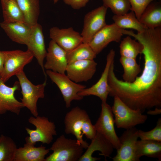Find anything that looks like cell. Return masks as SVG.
Here are the masks:
<instances>
[{
    "instance_id": "5b68a950",
    "label": "cell",
    "mask_w": 161,
    "mask_h": 161,
    "mask_svg": "<svg viewBox=\"0 0 161 161\" xmlns=\"http://www.w3.org/2000/svg\"><path fill=\"white\" fill-rule=\"evenodd\" d=\"M16 76L21 89L22 97L21 98V102L34 116H37V103L39 99L44 97L46 80L42 83L35 85L28 79L23 71L18 73Z\"/></svg>"
},
{
    "instance_id": "cb8c5ba5",
    "label": "cell",
    "mask_w": 161,
    "mask_h": 161,
    "mask_svg": "<svg viewBox=\"0 0 161 161\" xmlns=\"http://www.w3.org/2000/svg\"><path fill=\"white\" fill-rule=\"evenodd\" d=\"M24 15L25 22L30 27L38 23L40 13L39 0H16Z\"/></svg>"
},
{
    "instance_id": "f1b7e54d",
    "label": "cell",
    "mask_w": 161,
    "mask_h": 161,
    "mask_svg": "<svg viewBox=\"0 0 161 161\" xmlns=\"http://www.w3.org/2000/svg\"><path fill=\"white\" fill-rule=\"evenodd\" d=\"M66 54L68 64L79 61L94 60L97 55L89 44L83 43Z\"/></svg>"
},
{
    "instance_id": "d590c367",
    "label": "cell",
    "mask_w": 161,
    "mask_h": 161,
    "mask_svg": "<svg viewBox=\"0 0 161 161\" xmlns=\"http://www.w3.org/2000/svg\"><path fill=\"white\" fill-rule=\"evenodd\" d=\"M4 62V55L3 51H0V73L2 72Z\"/></svg>"
},
{
    "instance_id": "d4e9b609",
    "label": "cell",
    "mask_w": 161,
    "mask_h": 161,
    "mask_svg": "<svg viewBox=\"0 0 161 161\" xmlns=\"http://www.w3.org/2000/svg\"><path fill=\"white\" fill-rule=\"evenodd\" d=\"M4 21L25 22L24 17L16 0H0Z\"/></svg>"
},
{
    "instance_id": "6da1fadb",
    "label": "cell",
    "mask_w": 161,
    "mask_h": 161,
    "mask_svg": "<svg viewBox=\"0 0 161 161\" xmlns=\"http://www.w3.org/2000/svg\"><path fill=\"white\" fill-rule=\"evenodd\" d=\"M143 47L144 67L134 81L128 83L118 79L112 63L108 75L109 95L117 96L131 109L143 113L154 107H161V34L148 31L137 38Z\"/></svg>"
},
{
    "instance_id": "5bb4252c",
    "label": "cell",
    "mask_w": 161,
    "mask_h": 161,
    "mask_svg": "<svg viewBox=\"0 0 161 161\" xmlns=\"http://www.w3.org/2000/svg\"><path fill=\"white\" fill-rule=\"evenodd\" d=\"M123 35L122 29L114 23L106 24L94 35L89 44L97 55L110 42H119Z\"/></svg>"
},
{
    "instance_id": "277c9868",
    "label": "cell",
    "mask_w": 161,
    "mask_h": 161,
    "mask_svg": "<svg viewBox=\"0 0 161 161\" xmlns=\"http://www.w3.org/2000/svg\"><path fill=\"white\" fill-rule=\"evenodd\" d=\"M114 97V103L111 108L114 116V123L117 128L129 129L145 122L148 118L147 115L138 110L131 109L117 96Z\"/></svg>"
},
{
    "instance_id": "83f0119b",
    "label": "cell",
    "mask_w": 161,
    "mask_h": 161,
    "mask_svg": "<svg viewBox=\"0 0 161 161\" xmlns=\"http://www.w3.org/2000/svg\"><path fill=\"white\" fill-rule=\"evenodd\" d=\"M119 60L123 69V81L128 83L133 82L141 71L136 59L121 56Z\"/></svg>"
},
{
    "instance_id": "ac0fdd59",
    "label": "cell",
    "mask_w": 161,
    "mask_h": 161,
    "mask_svg": "<svg viewBox=\"0 0 161 161\" xmlns=\"http://www.w3.org/2000/svg\"><path fill=\"white\" fill-rule=\"evenodd\" d=\"M47 51L44 69L65 74L68 64L66 52L51 40Z\"/></svg>"
},
{
    "instance_id": "52a82bcc",
    "label": "cell",
    "mask_w": 161,
    "mask_h": 161,
    "mask_svg": "<svg viewBox=\"0 0 161 161\" xmlns=\"http://www.w3.org/2000/svg\"><path fill=\"white\" fill-rule=\"evenodd\" d=\"M4 62L0 73V80L5 83L12 76L23 71L24 67L32 60L34 56L29 50L17 49L3 51Z\"/></svg>"
},
{
    "instance_id": "8fae6325",
    "label": "cell",
    "mask_w": 161,
    "mask_h": 161,
    "mask_svg": "<svg viewBox=\"0 0 161 161\" xmlns=\"http://www.w3.org/2000/svg\"><path fill=\"white\" fill-rule=\"evenodd\" d=\"M115 52L111 49L107 55L106 63L105 68L101 76L95 84L92 86L85 88L78 93L81 96L83 97L89 95H94L98 97L102 101L106 102L110 91L108 83V77L111 65L114 61Z\"/></svg>"
},
{
    "instance_id": "8d00e7d4",
    "label": "cell",
    "mask_w": 161,
    "mask_h": 161,
    "mask_svg": "<svg viewBox=\"0 0 161 161\" xmlns=\"http://www.w3.org/2000/svg\"><path fill=\"white\" fill-rule=\"evenodd\" d=\"M52 0L54 4L57 3L59 0Z\"/></svg>"
},
{
    "instance_id": "e0dca14e",
    "label": "cell",
    "mask_w": 161,
    "mask_h": 161,
    "mask_svg": "<svg viewBox=\"0 0 161 161\" xmlns=\"http://www.w3.org/2000/svg\"><path fill=\"white\" fill-rule=\"evenodd\" d=\"M97 65L94 60L76 61L68 64L66 70V75L75 83L86 82L94 75Z\"/></svg>"
},
{
    "instance_id": "9a60e30c",
    "label": "cell",
    "mask_w": 161,
    "mask_h": 161,
    "mask_svg": "<svg viewBox=\"0 0 161 161\" xmlns=\"http://www.w3.org/2000/svg\"><path fill=\"white\" fill-rule=\"evenodd\" d=\"M27 50L30 51L37 59L44 75H47L44 67V60L47 52L45 45L43 28L37 23L31 27V31L27 45Z\"/></svg>"
},
{
    "instance_id": "1f68e13d",
    "label": "cell",
    "mask_w": 161,
    "mask_h": 161,
    "mask_svg": "<svg viewBox=\"0 0 161 161\" xmlns=\"http://www.w3.org/2000/svg\"><path fill=\"white\" fill-rule=\"evenodd\" d=\"M139 138L142 140H148L161 142V118H159L155 127L151 130L145 131L138 130Z\"/></svg>"
},
{
    "instance_id": "8992f818",
    "label": "cell",
    "mask_w": 161,
    "mask_h": 161,
    "mask_svg": "<svg viewBox=\"0 0 161 161\" xmlns=\"http://www.w3.org/2000/svg\"><path fill=\"white\" fill-rule=\"evenodd\" d=\"M28 120L35 126V129L25 128L29 135L25 138L26 143L35 145L37 142L49 144L52 141L53 136L57 135L54 123L49 121L47 117L38 115L31 116Z\"/></svg>"
},
{
    "instance_id": "3957f363",
    "label": "cell",
    "mask_w": 161,
    "mask_h": 161,
    "mask_svg": "<svg viewBox=\"0 0 161 161\" xmlns=\"http://www.w3.org/2000/svg\"><path fill=\"white\" fill-rule=\"evenodd\" d=\"M84 149L76 139L66 138L62 134L52 145L49 149L53 152L45 161H78Z\"/></svg>"
},
{
    "instance_id": "603a6c76",
    "label": "cell",
    "mask_w": 161,
    "mask_h": 161,
    "mask_svg": "<svg viewBox=\"0 0 161 161\" xmlns=\"http://www.w3.org/2000/svg\"><path fill=\"white\" fill-rule=\"evenodd\" d=\"M135 155L138 161L143 156L161 160V142L148 140H137Z\"/></svg>"
},
{
    "instance_id": "ba28073f",
    "label": "cell",
    "mask_w": 161,
    "mask_h": 161,
    "mask_svg": "<svg viewBox=\"0 0 161 161\" xmlns=\"http://www.w3.org/2000/svg\"><path fill=\"white\" fill-rule=\"evenodd\" d=\"M46 73L60 89L66 108L70 107L72 101L83 99V97L79 96L78 93L86 88V86L74 82L65 73H60L49 70H47Z\"/></svg>"
},
{
    "instance_id": "7a4b0ae2",
    "label": "cell",
    "mask_w": 161,
    "mask_h": 161,
    "mask_svg": "<svg viewBox=\"0 0 161 161\" xmlns=\"http://www.w3.org/2000/svg\"><path fill=\"white\" fill-rule=\"evenodd\" d=\"M64 123L65 133L74 135L86 149L89 144L83 139V135L91 140L97 132L87 112L78 106L72 108L66 114Z\"/></svg>"
},
{
    "instance_id": "2e32d148",
    "label": "cell",
    "mask_w": 161,
    "mask_h": 161,
    "mask_svg": "<svg viewBox=\"0 0 161 161\" xmlns=\"http://www.w3.org/2000/svg\"><path fill=\"white\" fill-rule=\"evenodd\" d=\"M19 81H16L12 87H9L0 80V114L7 112L19 115L21 109L24 107L21 102L14 96L15 92L20 89Z\"/></svg>"
},
{
    "instance_id": "7c38bea8",
    "label": "cell",
    "mask_w": 161,
    "mask_h": 161,
    "mask_svg": "<svg viewBox=\"0 0 161 161\" xmlns=\"http://www.w3.org/2000/svg\"><path fill=\"white\" fill-rule=\"evenodd\" d=\"M138 130L134 127L123 132L119 137L120 146L112 158L113 161H138L135 155Z\"/></svg>"
},
{
    "instance_id": "f546056e",
    "label": "cell",
    "mask_w": 161,
    "mask_h": 161,
    "mask_svg": "<svg viewBox=\"0 0 161 161\" xmlns=\"http://www.w3.org/2000/svg\"><path fill=\"white\" fill-rule=\"evenodd\" d=\"M17 148L16 143L11 137L0 135V161H14Z\"/></svg>"
},
{
    "instance_id": "4316f807",
    "label": "cell",
    "mask_w": 161,
    "mask_h": 161,
    "mask_svg": "<svg viewBox=\"0 0 161 161\" xmlns=\"http://www.w3.org/2000/svg\"><path fill=\"white\" fill-rule=\"evenodd\" d=\"M119 47L121 56L135 59L138 55L142 53L143 48L141 43L129 35L123 39Z\"/></svg>"
},
{
    "instance_id": "484cf974",
    "label": "cell",
    "mask_w": 161,
    "mask_h": 161,
    "mask_svg": "<svg viewBox=\"0 0 161 161\" xmlns=\"http://www.w3.org/2000/svg\"><path fill=\"white\" fill-rule=\"evenodd\" d=\"M112 19L114 23L121 29H134L140 33L148 28L139 21L132 11L123 15H114Z\"/></svg>"
},
{
    "instance_id": "d6986e66",
    "label": "cell",
    "mask_w": 161,
    "mask_h": 161,
    "mask_svg": "<svg viewBox=\"0 0 161 161\" xmlns=\"http://www.w3.org/2000/svg\"><path fill=\"white\" fill-rule=\"evenodd\" d=\"M89 144L78 161H96L100 160V158L94 157L92 154L94 152L99 151L100 155L104 157L105 160L107 157H110L114 149L112 144L103 135L96 132L95 137L91 140Z\"/></svg>"
},
{
    "instance_id": "44dd1931",
    "label": "cell",
    "mask_w": 161,
    "mask_h": 161,
    "mask_svg": "<svg viewBox=\"0 0 161 161\" xmlns=\"http://www.w3.org/2000/svg\"><path fill=\"white\" fill-rule=\"evenodd\" d=\"M49 151L45 146L36 147L26 143L23 147L17 148L14 161H45V156Z\"/></svg>"
},
{
    "instance_id": "e575fe53",
    "label": "cell",
    "mask_w": 161,
    "mask_h": 161,
    "mask_svg": "<svg viewBox=\"0 0 161 161\" xmlns=\"http://www.w3.org/2000/svg\"><path fill=\"white\" fill-rule=\"evenodd\" d=\"M148 114L151 115H155L160 114L161 113V108H155L154 110L149 109L147 112Z\"/></svg>"
},
{
    "instance_id": "4dcf8cb0",
    "label": "cell",
    "mask_w": 161,
    "mask_h": 161,
    "mask_svg": "<svg viewBox=\"0 0 161 161\" xmlns=\"http://www.w3.org/2000/svg\"><path fill=\"white\" fill-rule=\"evenodd\" d=\"M103 5L110 8L116 15H121L128 12L131 5L128 0H102Z\"/></svg>"
},
{
    "instance_id": "d6a6232c",
    "label": "cell",
    "mask_w": 161,
    "mask_h": 161,
    "mask_svg": "<svg viewBox=\"0 0 161 161\" xmlns=\"http://www.w3.org/2000/svg\"><path fill=\"white\" fill-rule=\"evenodd\" d=\"M130 5L131 11L134 12L139 20L142 14L147 6L151 2L158 0H128Z\"/></svg>"
},
{
    "instance_id": "ffe728a7",
    "label": "cell",
    "mask_w": 161,
    "mask_h": 161,
    "mask_svg": "<svg viewBox=\"0 0 161 161\" xmlns=\"http://www.w3.org/2000/svg\"><path fill=\"white\" fill-rule=\"evenodd\" d=\"M0 26L13 41L27 45L31 27L24 22H7L4 21L0 23Z\"/></svg>"
},
{
    "instance_id": "9c48e42d",
    "label": "cell",
    "mask_w": 161,
    "mask_h": 161,
    "mask_svg": "<svg viewBox=\"0 0 161 161\" xmlns=\"http://www.w3.org/2000/svg\"><path fill=\"white\" fill-rule=\"evenodd\" d=\"M101 112L94 125L96 132L103 135L112 145L116 150L120 148V144L119 137L115 130L114 114L111 107L106 102L102 101Z\"/></svg>"
},
{
    "instance_id": "836d02e7",
    "label": "cell",
    "mask_w": 161,
    "mask_h": 161,
    "mask_svg": "<svg viewBox=\"0 0 161 161\" xmlns=\"http://www.w3.org/2000/svg\"><path fill=\"white\" fill-rule=\"evenodd\" d=\"M66 4L75 10L80 9L86 6L89 0H63Z\"/></svg>"
},
{
    "instance_id": "4fadbf2b",
    "label": "cell",
    "mask_w": 161,
    "mask_h": 161,
    "mask_svg": "<svg viewBox=\"0 0 161 161\" xmlns=\"http://www.w3.org/2000/svg\"><path fill=\"white\" fill-rule=\"evenodd\" d=\"M49 37L51 40L68 53L83 43L80 33L72 27L60 28L53 27L49 30Z\"/></svg>"
},
{
    "instance_id": "30bf717a",
    "label": "cell",
    "mask_w": 161,
    "mask_h": 161,
    "mask_svg": "<svg viewBox=\"0 0 161 161\" xmlns=\"http://www.w3.org/2000/svg\"><path fill=\"white\" fill-rule=\"evenodd\" d=\"M107 10L103 5L85 15L83 28L80 33L83 43L89 44L94 35L106 25V16Z\"/></svg>"
},
{
    "instance_id": "7402d4cb",
    "label": "cell",
    "mask_w": 161,
    "mask_h": 161,
    "mask_svg": "<svg viewBox=\"0 0 161 161\" xmlns=\"http://www.w3.org/2000/svg\"><path fill=\"white\" fill-rule=\"evenodd\" d=\"M139 21L148 28L161 27V3L155 1L150 3L141 15Z\"/></svg>"
}]
</instances>
